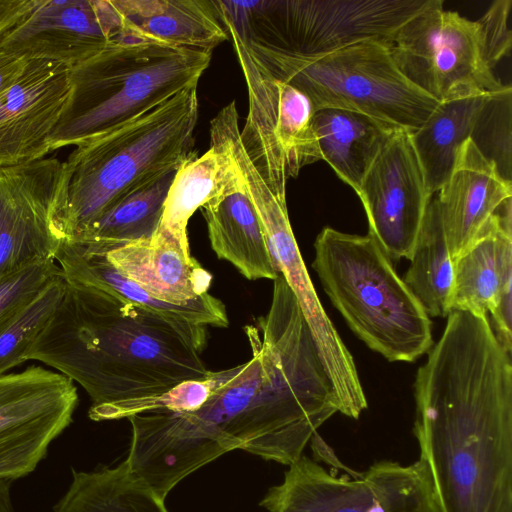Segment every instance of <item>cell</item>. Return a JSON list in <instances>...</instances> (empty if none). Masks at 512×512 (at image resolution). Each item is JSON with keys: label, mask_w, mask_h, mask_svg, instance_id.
I'll list each match as a JSON object with an SVG mask.
<instances>
[{"label": "cell", "mask_w": 512, "mask_h": 512, "mask_svg": "<svg viewBox=\"0 0 512 512\" xmlns=\"http://www.w3.org/2000/svg\"><path fill=\"white\" fill-rule=\"evenodd\" d=\"M244 330L251 358L200 408L128 418L129 468L163 499L188 475L235 449L289 466L339 412L310 328L282 275L274 280L268 313Z\"/></svg>", "instance_id": "6da1fadb"}, {"label": "cell", "mask_w": 512, "mask_h": 512, "mask_svg": "<svg viewBox=\"0 0 512 512\" xmlns=\"http://www.w3.org/2000/svg\"><path fill=\"white\" fill-rule=\"evenodd\" d=\"M414 383L440 512H512V365L487 316L453 310Z\"/></svg>", "instance_id": "7a4b0ae2"}, {"label": "cell", "mask_w": 512, "mask_h": 512, "mask_svg": "<svg viewBox=\"0 0 512 512\" xmlns=\"http://www.w3.org/2000/svg\"><path fill=\"white\" fill-rule=\"evenodd\" d=\"M55 314L26 354L89 395L91 419L112 405L162 394L212 373L206 326L68 279Z\"/></svg>", "instance_id": "3957f363"}, {"label": "cell", "mask_w": 512, "mask_h": 512, "mask_svg": "<svg viewBox=\"0 0 512 512\" xmlns=\"http://www.w3.org/2000/svg\"><path fill=\"white\" fill-rule=\"evenodd\" d=\"M197 87L73 150L64 162L58 227L76 238L120 198L148 179L179 168L193 151Z\"/></svg>", "instance_id": "277c9868"}, {"label": "cell", "mask_w": 512, "mask_h": 512, "mask_svg": "<svg viewBox=\"0 0 512 512\" xmlns=\"http://www.w3.org/2000/svg\"><path fill=\"white\" fill-rule=\"evenodd\" d=\"M212 51L119 38L71 69V91L50 151L78 146L152 110L197 83Z\"/></svg>", "instance_id": "5b68a950"}, {"label": "cell", "mask_w": 512, "mask_h": 512, "mask_svg": "<svg viewBox=\"0 0 512 512\" xmlns=\"http://www.w3.org/2000/svg\"><path fill=\"white\" fill-rule=\"evenodd\" d=\"M314 248L312 268L325 293L370 349L392 362H413L430 350V317L369 234L325 227Z\"/></svg>", "instance_id": "8992f818"}, {"label": "cell", "mask_w": 512, "mask_h": 512, "mask_svg": "<svg viewBox=\"0 0 512 512\" xmlns=\"http://www.w3.org/2000/svg\"><path fill=\"white\" fill-rule=\"evenodd\" d=\"M249 50L273 76L307 95L314 111H354L412 132L439 104L403 75L385 41L314 56Z\"/></svg>", "instance_id": "52a82bcc"}, {"label": "cell", "mask_w": 512, "mask_h": 512, "mask_svg": "<svg viewBox=\"0 0 512 512\" xmlns=\"http://www.w3.org/2000/svg\"><path fill=\"white\" fill-rule=\"evenodd\" d=\"M441 0L222 1L254 52L330 53L364 41L389 42L409 20Z\"/></svg>", "instance_id": "ba28073f"}, {"label": "cell", "mask_w": 512, "mask_h": 512, "mask_svg": "<svg viewBox=\"0 0 512 512\" xmlns=\"http://www.w3.org/2000/svg\"><path fill=\"white\" fill-rule=\"evenodd\" d=\"M230 37L248 91V115L240 138L247 156L271 191L286 198V182L321 160L310 99L273 76L253 55L221 1H214Z\"/></svg>", "instance_id": "9c48e42d"}, {"label": "cell", "mask_w": 512, "mask_h": 512, "mask_svg": "<svg viewBox=\"0 0 512 512\" xmlns=\"http://www.w3.org/2000/svg\"><path fill=\"white\" fill-rule=\"evenodd\" d=\"M260 506L269 512H440L426 466L373 463L363 472L326 469L306 455L288 466Z\"/></svg>", "instance_id": "30bf717a"}, {"label": "cell", "mask_w": 512, "mask_h": 512, "mask_svg": "<svg viewBox=\"0 0 512 512\" xmlns=\"http://www.w3.org/2000/svg\"><path fill=\"white\" fill-rule=\"evenodd\" d=\"M443 0L406 22L388 42L403 75L438 102L511 92L489 65L478 21Z\"/></svg>", "instance_id": "8fae6325"}, {"label": "cell", "mask_w": 512, "mask_h": 512, "mask_svg": "<svg viewBox=\"0 0 512 512\" xmlns=\"http://www.w3.org/2000/svg\"><path fill=\"white\" fill-rule=\"evenodd\" d=\"M74 382L40 366L0 376V479L33 472L71 423Z\"/></svg>", "instance_id": "7c38bea8"}, {"label": "cell", "mask_w": 512, "mask_h": 512, "mask_svg": "<svg viewBox=\"0 0 512 512\" xmlns=\"http://www.w3.org/2000/svg\"><path fill=\"white\" fill-rule=\"evenodd\" d=\"M63 189L64 162L56 158L0 167V276L55 260Z\"/></svg>", "instance_id": "4fadbf2b"}, {"label": "cell", "mask_w": 512, "mask_h": 512, "mask_svg": "<svg viewBox=\"0 0 512 512\" xmlns=\"http://www.w3.org/2000/svg\"><path fill=\"white\" fill-rule=\"evenodd\" d=\"M356 193L368 234L390 260H410L432 198L410 131L401 129L389 137Z\"/></svg>", "instance_id": "5bb4252c"}, {"label": "cell", "mask_w": 512, "mask_h": 512, "mask_svg": "<svg viewBox=\"0 0 512 512\" xmlns=\"http://www.w3.org/2000/svg\"><path fill=\"white\" fill-rule=\"evenodd\" d=\"M122 37L112 0H28L1 33L0 51L72 69Z\"/></svg>", "instance_id": "9a60e30c"}, {"label": "cell", "mask_w": 512, "mask_h": 512, "mask_svg": "<svg viewBox=\"0 0 512 512\" xmlns=\"http://www.w3.org/2000/svg\"><path fill=\"white\" fill-rule=\"evenodd\" d=\"M70 91V67L27 60L19 79L0 95V167L28 164L51 152L50 137Z\"/></svg>", "instance_id": "2e32d148"}, {"label": "cell", "mask_w": 512, "mask_h": 512, "mask_svg": "<svg viewBox=\"0 0 512 512\" xmlns=\"http://www.w3.org/2000/svg\"><path fill=\"white\" fill-rule=\"evenodd\" d=\"M434 200L452 262L481 236L512 196L510 179L472 138L461 146L452 172Z\"/></svg>", "instance_id": "e0dca14e"}, {"label": "cell", "mask_w": 512, "mask_h": 512, "mask_svg": "<svg viewBox=\"0 0 512 512\" xmlns=\"http://www.w3.org/2000/svg\"><path fill=\"white\" fill-rule=\"evenodd\" d=\"M236 165L246 192L263 225L270 253L279 274L294 293L313 333L327 330L331 320L323 309L294 237L286 198L274 194L246 154L238 135L224 143Z\"/></svg>", "instance_id": "ac0fdd59"}, {"label": "cell", "mask_w": 512, "mask_h": 512, "mask_svg": "<svg viewBox=\"0 0 512 512\" xmlns=\"http://www.w3.org/2000/svg\"><path fill=\"white\" fill-rule=\"evenodd\" d=\"M200 209L218 258L230 262L249 280L277 278L263 225L237 167L224 188Z\"/></svg>", "instance_id": "d6986e66"}, {"label": "cell", "mask_w": 512, "mask_h": 512, "mask_svg": "<svg viewBox=\"0 0 512 512\" xmlns=\"http://www.w3.org/2000/svg\"><path fill=\"white\" fill-rule=\"evenodd\" d=\"M103 252L122 275L168 304H187L211 286L212 275L178 243L163 237L153 235Z\"/></svg>", "instance_id": "ffe728a7"}, {"label": "cell", "mask_w": 512, "mask_h": 512, "mask_svg": "<svg viewBox=\"0 0 512 512\" xmlns=\"http://www.w3.org/2000/svg\"><path fill=\"white\" fill-rule=\"evenodd\" d=\"M125 38L212 51L228 38L212 0H112Z\"/></svg>", "instance_id": "44dd1931"}, {"label": "cell", "mask_w": 512, "mask_h": 512, "mask_svg": "<svg viewBox=\"0 0 512 512\" xmlns=\"http://www.w3.org/2000/svg\"><path fill=\"white\" fill-rule=\"evenodd\" d=\"M512 284L511 199L491 217L477 241L453 262L450 309L487 316Z\"/></svg>", "instance_id": "7402d4cb"}, {"label": "cell", "mask_w": 512, "mask_h": 512, "mask_svg": "<svg viewBox=\"0 0 512 512\" xmlns=\"http://www.w3.org/2000/svg\"><path fill=\"white\" fill-rule=\"evenodd\" d=\"M55 261L65 279L106 290L130 302L196 325L223 328L229 325L224 304L208 292L184 305L159 301L122 275L110 263L105 252L87 243L62 238Z\"/></svg>", "instance_id": "603a6c76"}, {"label": "cell", "mask_w": 512, "mask_h": 512, "mask_svg": "<svg viewBox=\"0 0 512 512\" xmlns=\"http://www.w3.org/2000/svg\"><path fill=\"white\" fill-rule=\"evenodd\" d=\"M313 128L321 160L355 192L381 147L402 129L362 113L334 108L315 111Z\"/></svg>", "instance_id": "cb8c5ba5"}, {"label": "cell", "mask_w": 512, "mask_h": 512, "mask_svg": "<svg viewBox=\"0 0 512 512\" xmlns=\"http://www.w3.org/2000/svg\"><path fill=\"white\" fill-rule=\"evenodd\" d=\"M499 96L482 94L439 102L424 123L410 132L430 195L448 180L461 146L472 138L487 105Z\"/></svg>", "instance_id": "d4e9b609"}, {"label": "cell", "mask_w": 512, "mask_h": 512, "mask_svg": "<svg viewBox=\"0 0 512 512\" xmlns=\"http://www.w3.org/2000/svg\"><path fill=\"white\" fill-rule=\"evenodd\" d=\"M235 172L236 167L229 154L213 145L202 156L183 163L170 186L154 235L172 240L190 253L189 219L224 188Z\"/></svg>", "instance_id": "484cf974"}, {"label": "cell", "mask_w": 512, "mask_h": 512, "mask_svg": "<svg viewBox=\"0 0 512 512\" xmlns=\"http://www.w3.org/2000/svg\"><path fill=\"white\" fill-rule=\"evenodd\" d=\"M179 168L169 169L148 179L120 198L100 218L76 238L103 251L155 234L164 202Z\"/></svg>", "instance_id": "4316f807"}, {"label": "cell", "mask_w": 512, "mask_h": 512, "mask_svg": "<svg viewBox=\"0 0 512 512\" xmlns=\"http://www.w3.org/2000/svg\"><path fill=\"white\" fill-rule=\"evenodd\" d=\"M54 512H169L165 499L123 461L113 468L72 473Z\"/></svg>", "instance_id": "83f0119b"}, {"label": "cell", "mask_w": 512, "mask_h": 512, "mask_svg": "<svg viewBox=\"0 0 512 512\" xmlns=\"http://www.w3.org/2000/svg\"><path fill=\"white\" fill-rule=\"evenodd\" d=\"M410 262L405 284L429 317H447L451 312L453 262L434 201L427 209Z\"/></svg>", "instance_id": "f1b7e54d"}, {"label": "cell", "mask_w": 512, "mask_h": 512, "mask_svg": "<svg viewBox=\"0 0 512 512\" xmlns=\"http://www.w3.org/2000/svg\"><path fill=\"white\" fill-rule=\"evenodd\" d=\"M66 288L62 275L52 280L0 329V376L26 361V354L55 314Z\"/></svg>", "instance_id": "f546056e"}, {"label": "cell", "mask_w": 512, "mask_h": 512, "mask_svg": "<svg viewBox=\"0 0 512 512\" xmlns=\"http://www.w3.org/2000/svg\"><path fill=\"white\" fill-rule=\"evenodd\" d=\"M237 371L238 366L212 372L206 379L184 381L156 396L112 405L97 413L92 417V420L106 421L123 418L128 419L139 413L157 410L175 412L196 410L210 398L218 387L232 378Z\"/></svg>", "instance_id": "4dcf8cb0"}, {"label": "cell", "mask_w": 512, "mask_h": 512, "mask_svg": "<svg viewBox=\"0 0 512 512\" xmlns=\"http://www.w3.org/2000/svg\"><path fill=\"white\" fill-rule=\"evenodd\" d=\"M60 275L54 259H43L0 276V329Z\"/></svg>", "instance_id": "1f68e13d"}, {"label": "cell", "mask_w": 512, "mask_h": 512, "mask_svg": "<svg viewBox=\"0 0 512 512\" xmlns=\"http://www.w3.org/2000/svg\"><path fill=\"white\" fill-rule=\"evenodd\" d=\"M511 4L510 0L495 1L477 20L483 37L486 59L493 69L511 49L512 38L508 27Z\"/></svg>", "instance_id": "d6a6232c"}, {"label": "cell", "mask_w": 512, "mask_h": 512, "mask_svg": "<svg viewBox=\"0 0 512 512\" xmlns=\"http://www.w3.org/2000/svg\"><path fill=\"white\" fill-rule=\"evenodd\" d=\"M27 60L19 55L0 51V95L19 79Z\"/></svg>", "instance_id": "836d02e7"}, {"label": "cell", "mask_w": 512, "mask_h": 512, "mask_svg": "<svg viewBox=\"0 0 512 512\" xmlns=\"http://www.w3.org/2000/svg\"><path fill=\"white\" fill-rule=\"evenodd\" d=\"M11 480L0 479V512H14L11 502Z\"/></svg>", "instance_id": "e575fe53"}]
</instances>
